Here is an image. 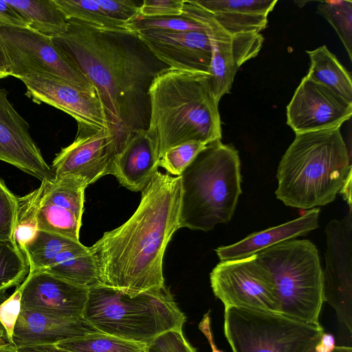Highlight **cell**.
Here are the masks:
<instances>
[{"label": "cell", "instance_id": "cell-22", "mask_svg": "<svg viewBox=\"0 0 352 352\" xmlns=\"http://www.w3.org/2000/svg\"><path fill=\"white\" fill-rule=\"evenodd\" d=\"M320 209L312 208L302 216L281 225L252 233L241 241L215 250L221 261L242 258L279 243L305 235L318 228Z\"/></svg>", "mask_w": 352, "mask_h": 352}, {"label": "cell", "instance_id": "cell-35", "mask_svg": "<svg viewBox=\"0 0 352 352\" xmlns=\"http://www.w3.org/2000/svg\"><path fill=\"white\" fill-rule=\"evenodd\" d=\"M21 311V288L16 287L14 292L8 295L6 292L0 293V326L8 344L12 345L15 324Z\"/></svg>", "mask_w": 352, "mask_h": 352}, {"label": "cell", "instance_id": "cell-10", "mask_svg": "<svg viewBox=\"0 0 352 352\" xmlns=\"http://www.w3.org/2000/svg\"><path fill=\"white\" fill-rule=\"evenodd\" d=\"M215 296L224 308L280 314L274 280L256 255L221 261L210 274Z\"/></svg>", "mask_w": 352, "mask_h": 352}, {"label": "cell", "instance_id": "cell-1", "mask_svg": "<svg viewBox=\"0 0 352 352\" xmlns=\"http://www.w3.org/2000/svg\"><path fill=\"white\" fill-rule=\"evenodd\" d=\"M52 41L98 91L118 156L132 133L147 130L149 89L170 67L126 28L102 29L69 19L67 31Z\"/></svg>", "mask_w": 352, "mask_h": 352}, {"label": "cell", "instance_id": "cell-9", "mask_svg": "<svg viewBox=\"0 0 352 352\" xmlns=\"http://www.w3.org/2000/svg\"><path fill=\"white\" fill-rule=\"evenodd\" d=\"M0 45L10 76L40 75L85 88H94L83 73L53 44L52 38L29 28L0 26Z\"/></svg>", "mask_w": 352, "mask_h": 352}, {"label": "cell", "instance_id": "cell-7", "mask_svg": "<svg viewBox=\"0 0 352 352\" xmlns=\"http://www.w3.org/2000/svg\"><path fill=\"white\" fill-rule=\"evenodd\" d=\"M254 254L274 280L280 314L320 324L323 276L315 245L308 240L291 239Z\"/></svg>", "mask_w": 352, "mask_h": 352}, {"label": "cell", "instance_id": "cell-43", "mask_svg": "<svg viewBox=\"0 0 352 352\" xmlns=\"http://www.w3.org/2000/svg\"><path fill=\"white\" fill-rule=\"evenodd\" d=\"M352 172L350 173L346 178L339 193L342 195L344 199L349 204L350 210H351V181Z\"/></svg>", "mask_w": 352, "mask_h": 352}, {"label": "cell", "instance_id": "cell-46", "mask_svg": "<svg viewBox=\"0 0 352 352\" xmlns=\"http://www.w3.org/2000/svg\"><path fill=\"white\" fill-rule=\"evenodd\" d=\"M332 352H352V348L345 346H336Z\"/></svg>", "mask_w": 352, "mask_h": 352}, {"label": "cell", "instance_id": "cell-17", "mask_svg": "<svg viewBox=\"0 0 352 352\" xmlns=\"http://www.w3.org/2000/svg\"><path fill=\"white\" fill-rule=\"evenodd\" d=\"M136 33L155 56L170 68L208 74L212 46L206 32L148 29Z\"/></svg>", "mask_w": 352, "mask_h": 352}, {"label": "cell", "instance_id": "cell-27", "mask_svg": "<svg viewBox=\"0 0 352 352\" xmlns=\"http://www.w3.org/2000/svg\"><path fill=\"white\" fill-rule=\"evenodd\" d=\"M83 245L80 241L38 230L34 239L23 248L22 253L27 260L30 272H33L48 267L60 253Z\"/></svg>", "mask_w": 352, "mask_h": 352}, {"label": "cell", "instance_id": "cell-20", "mask_svg": "<svg viewBox=\"0 0 352 352\" xmlns=\"http://www.w3.org/2000/svg\"><path fill=\"white\" fill-rule=\"evenodd\" d=\"M159 161L156 144L147 131H137L128 138L111 175L127 189L142 192L158 171Z\"/></svg>", "mask_w": 352, "mask_h": 352}, {"label": "cell", "instance_id": "cell-25", "mask_svg": "<svg viewBox=\"0 0 352 352\" xmlns=\"http://www.w3.org/2000/svg\"><path fill=\"white\" fill-rule=\"evenodd\" d=\"M306 52L310 60L307 76L352 102L351 77L337 57L326 45Z\"/></svg>", "mask_w": 352, "mask_h": 352}, {"label": "cell", "instance_id": "cell-30", "mask_svg": "<svg viewBox=\"0 0 352 352\" xmlns=\"http://www.w3.org/2000/svg\"><path fill=\"white\" fill-rule=\"evenodd\" d=\"M29 272L27 260L14 241H0V293L19 286Z\"/></svg>", "mask_w": 352, "mask_h": 352}, {"label": "cell", "instance_id": "cell-8", "mask_svg": "<svg viewBox=\"0 0 352 352\" xmlns=\"http://www.w3.org/2000/svg\"><path fill=\"white\" fill-rule=\"evenodd\" d=\"M225 336L232 352H308L324 332L280 314L224 309Z\"/></svg>", "mask_w": 352, "mask_h": 352}, {"label": "cell", "instance_id": "cell-5", "mask_svg": "<svg viewBox=\"0 0 352 352\" xmlns=\"http://www.w3.org/2000/svg\"><path fill=\"white\" fill-rule=\"evenodd\" d=\"M179 177V228L208 232L231 220L242 192L234 146L221 140L206 144Z\"/></svg>", "mask_w": 352, "mask_h": 352}, {"label": "cell", "instance_id": "cell-48", "mask_svg": "<svg viewBox=\"0 0 352 352\" xmlns=\"http://www.w3.org/2000/svg\"><path fill=\"white\" fill-rule=\"evenodd\" d=\"M6 76L3 72H1L0 71V79H1V78H6Z\"/></svg>", "mask_w": 352, "mask_h": 352}, {"label": "cell", "instance_id": "cell-41", "mask_svg": "<svg viewBox=\"0 0 352 352\" xmlns=\"http://www.w3.org/2000/svg\"><path fill=\"white\" fill-rule=\"evenodd\" d=\"M335 338L331 333L323 332L315 345L316 352H332L336 348Z\"/></svg>", "mask_w": 352, "mask_h": 352}, {"label": "cell", "instance_id": "cell-12", "mask_svg": "<svg viewBox=\"0 0 352 352\" xmlns=\"http://www.w3.org/2000/svg\"><path fill=\"white\" fill-rule=\"evenodd\" d=\"M116 157L109 130L78 124L74 142L62 148L52 162L54 179L69 178L87 188L111 175Z\"/></svg>", "mask_w": 352, "mask_h": 352}, {"label": "cell", "instance_id": "cell-28", "mask_svg": "<svg viewBox=\"0 0 352 352\" xmlns=\"http://www.w3.org/2000/svg\"><path fill=\"white\" fill-rule=\"evenodd\" d=\"M36 219L38 230L80 241L82 216L64 207L49 203L43 200L41 196Z\"/></svg>", "mask_w": 352, "mask_h": 352}, {"label": "cell", "instance_id": "cell-13", "mask_svg": "<svg viewBox=\"0 0 352 352\" xmlns=\"http://www.w3.org/2000/svg\"><path fill=\"white\" fill-rule=\"evenodd\" d=\"M325 269L322 270L324 302L336 311L338 320L352 333V217L326 226Z\"/></svg>", "mask_w": 352, "mask_h": 352}, {"label": "cell", "instance_id": "cell-16", "mask_svg": "<svg viewBox=\"0 0 352 352\" xmlns=\"http://www.w3.org/2000/svg\"><path fill=\"white\" fill-rule=\"evenodd\" d=\"M0 160L41 182L54 179L50 166L30 135L29 124L14 109L8 94L0 88Z\"/></svg>", "mask_w": 352, "mask_h": 352}, {"label": "cell", "instance_id": "cell-24", "mask_svg": "<svg viewBox=\"0 0 352 352\" xmlns=\"http://www.w3.org/2000/svg\"><path fill=\"white\" fill-rule=\"evenodd\" d=\"M27 22L28 28L54 38L67 30L68 19L54 0H6Z\"/></svg>", "mask_w": 352, "mask_h": 352}, {"label": "cell", "instance_id": "cell-32", "mask_svg": "<svg viewBox=\"0 0 352 352\" xmlns=\"http://www.w3.org/2000/svg\"><path fill=\"white\" fill-rule=\"evenodd\" d=\"M317 12L333 28L352 60V1H321Z\"/></svg>", "mask_w": 352, "mask_h": 352}, {"label": "cell", "instance_id": "cell-42", "mask_svg": "<svg viewBox=\"0 0 352 352\" xmlns=\"http://www.w3.org/2000/svg\"><path fill=\"white\" fill-rule=\"evenodd\" d=\"M16 349L18 352H69L53 344L26 346Z\"/></svg>", "mask_w": 352, "mask_h": 352}, {"label": "cell", "instance_id": "cell-21", "mask_svg": "<svg viewBox=\"0 0 352 352\" xmlns=\"http://www.w3.org/2000/svg\"><path fill=\"white\" fill-rule=\"evenodd\" d=\"M231 35L260 33L277 0H196Z\"/></svg>", "mask_w": 352, "mask_h": 352}, {"label": "cell", "instance_id": "cell-34", "mask_svg": "<svg viewBox=\"0 0 352 352\" xmlns=\"http://www.w3.org/2000/svg\"><path fill=\"white\" fill-rule=\"evenodd\" d=\"M206 145L200 142H188L173 146L162 155L159 166L168 174L180 176Z\"/></svg>", "mask_w": 352, "mask_h": 352}, {"label": "cell", "instance_id": "cell-14", "mask_svg": "<svg viewBox=\"0 0 352 352\" xmlns=\"http://www.w3.org/2000/svg\"><path fill=\"white\" fill-rule=\"evenodd\" d=\"M352 102L305 76L287 106V124L296 134L340 129Z\"/></svg>", "mask_w": 352, "mask_h": 352}, {"label": "cell", "instance_id": "cell-26", "mask_svg": "<svg viewBox=\"0 0 352 352\" xmlns=\"http://www.w3.org/2000/svg\"><path fill=\"white\" fill-rule=\"evenodd\" d=\"M88 289L102 285L89 247L72 250L62 262L41 270Z\"/></svg>", "mask_w": 352, "mask_h": 352}, {"label": "cell", "instance_id": "cell-31", "mask_svg": "<svg viewBox=\"0 0 352 352\" xmlns=\"http://www.w3.org/2000/svg\"><path fill=\"white\" fill-rule=\"evenodd\" d=\"M42 192L41 185L28 195L18 197V207L13 241L22 252L38 230L36 214Z\"/></svg>", "mask_w": 352, "mask_h": 352}, {"label": "cell", "instance_id": "cell-45", "mask_svg": "<svg viewBox=\"0 0 352 352\" xmlns=\"http://www.w3.org/2000/svg\"><path fill=\"white\" fill-rule=\"evenodd\" d=\"M0 352H18L16 351V349L9 344H3V345H1L0 346Z\"/></svg>", "mask_w": 352, "mask_h": 352}, {"label": "cell", "instance_id": "cell-18", "mask_svg": "<svg viewBox=\"0 0 352 352\" xmlns=\"http://www.w3.org/2000/svg\"><path fill=\"white\" fill-rule=\"evenodd\" d=\"M20 286L21 309L65 317L82 316L88 288L43 270L29 272Z\"/></svg>", "mask_w": 352, "mask_h": 352}, {"label": "cell", "instance_id": "cell-33", "mask_svg": "<svg viewBox=\"0 0 352 352\" xmlns=\"http://www.w3.org/2000/svg\"><path fill=\"white\" fill-rule=\"evenodd\" d=\"M126 28L135 32L148 29L206 32L205 25L182 14L165 17H144L138 15L129 21Z\"/></svg>", "mask_w": 352, "mask_h": 352}, {"label": "cell", "instance_id": "cell-2", "mask_svg": "<svg viewBox=\"0 0 352 352\" xmlns=\"http://www.w3.org/2000/svg\"><path fill=\"white\" fill-rule=\"evenodd\" d=\"M180 200V177L157 171L131 217L89 247L102 285L129 294L165 285L163 258L179 228Z\"/></svg>", "mask_w": 352, "mask_h": 352}, {"label": "cell", "instance_id": "cell-37", "mask_svg": "<svg viewBox=\"0 0 352 352\" xmlns=\"http://www.w3.org/2000/svg\"><path fill=\"white\" fill-rule=\"evenodd\" d=\"M146 352H197L182 331H168L157 336L146 347Z\"/></svg>", "mask_w": 352, "mask_h": 352}, {"label": "cell", "instance_id": "cell-15", "mask_svg": "<svg viewBox=\"0 0 352 352\" xmlns=\"http://www.w3.org/2000/svg\"><path fill=\"white\" fill-rule=\"evenodd\" d=\"M21 80L26 87L25 95L33 102H43L67 113L78 124L109 130L102 103L95 88L78 87L35 74Z\"/></svg>", "mask_w": 352, "mask_h": 352}, {"label": "cell", "instance_id": "cell-6", "mask_svg": "<svg viewBox=\"0 0 352 352\" xmlns=\"http://www.w3.org/2000/svg\"><path fill=\"white\" fill-rule=\"evenodd\" d=\"M82 317L99 332L146 346L166 331H182L186 322L165 285L138 294L90 288Z\"/></svg>", "mask_w": 352, "mask_h": 352}, {"label": "cell", "instance_id": "cell-47", "mask_svg": "<svg viewBox=\"0 0 352 352\" xmlns=\"http://www.w3.org/2000/svg\"><path fill=\"white\" fill-rule=\"evenodd\" d=\"M8 344L2 328L0 326V346Z\"/></svg>", "mask_w": 352, "mask_h": 352}, {"label": "cell", "instance_id": "cell-39", "mask_svg": "<svg viewBox=\"0 0 352 352\" xmlns=\"http://www.w3.org/2000/svg\"><path fill=\"white\" fill-rule=\"evenodd\" d=\"M0 26L28 28L25 20L6 0H0Z\"/></svg>", "mask_w": 352, "mask_h": 352}, {"label": "cell", "instance_id": "cell-19", "mask_svg": "<svg viewBox=\"0 0 352 352\" xmlns=\"http://www.w3.org/2000/svg\"><path fill=\"white\" fill-rule=\"evenodd\" d=\"M96 332L99 331L82 316L65 317L21 309L14 329L12 346L54 345Z\"/></svg>", "mask_w": 352, "mask_h": 352}, {"label": "cell", "instance_id": "cell-29", "mask_svg": "<svg viewBox=\"0 0 352 352\" xmlns=\"http://www.w3.org/2000/svg\"><path fill=\"white\" fill-rule=\"evenodd\" d=\"M54 345L69 352H146V347L101 332L75 337Z\"/></svg>", "mask_w": 352, "mask_h": 352}, {"label": "cell", "instance_id": "cell-11", "mask_svg": "<svg viewBox=\"0 0 352 352\" xmlns=\"http://www.w3.org/2000/svg\"><path fill=\"white\" fill-rule=\"evenodd\" d=\"M182 14L206 27L212 46L208 80L216 100L219 102L223 96L230 93L239 68L257 56L264 38L260 33L231 35L195 1L184 0Z\"/></svg>", "mask_w": 352, "mask_h": 352}, {"label": "cell", "instance_id": "cell-36", "mask_svg": "<svg viewBox=\"0 0 352 352\" xmlns=\"http://www.w3.org/2000/svg\"><path fill=\"white\" fill-rule=\"evenodd\" d=\"M17 207L18 197L0 178V241L13 240Z\"/></svg>", "mask_w": 352, "mask_h": 352}, {"label": "cell", "instance_id": "cell-4", "mask_svg": "<svg viewBox=\"0 0 352 352\" xmlns=\"http://www.w3.org/2000/svg\"><path fill=\"white\" fill-rule=\"evenodd\" d=\"M351 172L340 129L296 134L279 162L275 194L292 208L325 206L336 199Z\"/></svg>", "mask_w": 352, "mask_h": 352}, {"label": "cell", "instance_id": "cell-23", "mask_svg": "<svg viewBox=\"0 0 352 352\" xmlns=\"http://www.w3.org/2000/svg\"><path fill=\"white\" fill-rule=\"evenodd\" d=\"M67 19H75L102 29H124L139 15L142 1L54 0Z\"/></svg>", "mask_w": 352, "mask_h": 352}, {"label": "cell", "instance_id": "cell-40", "mask_svg": "<svg viewBox=\"0 0 352 352\" xmlns=\"http://www.w3.org/2000/svg\"><path fill=\"white\" fill-rule=\"evenodd\" d=\"M210 317L209 312L204 314L202 320L199 322V330L204 334L206 338H207L211 349L212 352H223L217 349L216 344L213 340V336L211 331V325H210Z\"/></svg>", "mask_w": 352, "mask_h": 352}, {"label": "cell", "instance_id": "cell-49", "mask_svg": "<svg viewBox=\"0 0 352 352\" xmlns=\"http://www.w3.org/2000/svg\"><path fill=\"white\" fill-rule=\"evenodd\" d=\"M314 347L315 346H314L308 352H316Z\"/></svg>", "mask_w": 352, "mask_h": 352}, {"label": "cell", "instance_id": "cell-38", "mask_svg": "<svg viewBox=\"0 0 352 352\" xmlns=\"http://www.w3.org/2000/svg\"><path fill=\"white\" fill-rule=\"evenodd\" d=\"M184 0H144L140 8L139 15L144 17L181 16Z\"/></svg>", "mask_w": 352, "mask_h": 352}, {"label": "cell", "instance_id": "cell-44", "mask_svg": "<svg viewBox=\"0 0 352 352\" xmlns=\"http://www.w3.org/2000/svg\"><path fill=\"white\" fill-rule=\"evenodd\" d=\"M0 71L3 72L6 77L10 76V64L8 58L0 45Z\"/></svg>", "mask_w": 352, "mask_h": 352}, {"label": "cell", "instance_id": "cell-3", "mask_svg": "<svg viewBox=\"0 0 352 352\" xmlns=\"http://www.w3.org/2000/svg\"><path fill=\"white\" fill-rule=\"evenodd\" d=\"M208 76L169 68L153 80L146 131L156 144L160 159L168 149L185 142L208 144L221 139L219 102Z\"/></svg>", "mask_w": 352, "mask_h": 352}]
</instances>
